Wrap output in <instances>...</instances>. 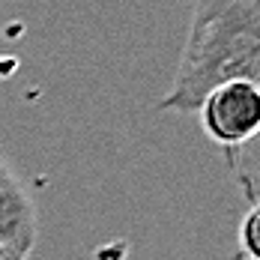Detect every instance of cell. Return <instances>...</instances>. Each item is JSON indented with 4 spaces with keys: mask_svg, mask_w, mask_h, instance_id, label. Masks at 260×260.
<instances>
[{
    "mask_svg": "<svg viewBox=\"0 0 260 260\" xmlns=\"http://www.w3.org/2000/svg\"><path fill=\"white\" fill-rule=\"evenodd\" d=\"M228 81L260 87V6L254 0H194L180 66L158 111L198 114Z\"/></svg>",
    "mask_w": 260,
    "mask_h": 260,
    "instance_id": "6da1fadb",
    "label": "cell"
},
{
    "mask_svg": "<svg viewBox=\"0 0 260 260\" xmlns=\"http://www.w3.org/2000/svg\"><path fill=\"white\" fill-rule=\"evenodd\" d=\"M36 234L39 224L33 198L0 153V248L12 251L21 260H30L36 248Z\"/></svg>",
    "mask_w": 260,
    "mask_h": 260,
    "instance_id": "3957f363",
    "label": "cell"
},
{
    "mask_svg": "<svg viewBox=\"0 0 260 260\" xmlns=\"http://www.w3.org/2000/svg\"><path fill=\"white\" fill-rule=\"evenodd\" d=\"M254 3H257V6H260V0H254Z\"/></svg>",
    "mask_w": 260,
    "mask_h": 260,
    "instance_id": "8992f818",
    "label": "cell"
},
{
    "mask_svg": "<svg viewBox=\"0 0 260 260\" xmlns=\"http://www.w3.org/2000/svg\"><path fill=\"white\" fill-rule=\"evenodd\" d=\"M0 260H21V257H15L12 251H6V248H0Z\"/></svg>",
    "mask_w": 260,
    "mask_h": 260,
    "instance_id": "5b68a950",
    "label": "cell"
},
{
    "mask_svg": "<svg viewBox=\"0 0 260 260\" xmlns=\"http://www.w3.org/2000/svg\"><path fill=\"white\" fill-rule=\"evenodd\" d=\"M239 257L260 260V201L251 204V209L239 221Z\"/></svg>",
    "mask_w": 260,
    "mask_h": 260,
    "instance_id": "277c9868",
    "label": "cell"
},
{
    "mask_svg": "<svg viewBox=\"0 0 260 260\" xmlns=\"http://www.w3.org/2000/svg\"><path fill=\"white\" fill-rule=\"evenodd\" d=\"M198 117L215 147L236 153L260 135V87L251 81H228L201 102Z\"/></svg>",
    "mask_w": 260,
    "mask_h": 260,
    "instance_id": "7a4b0ae2",
    "label": "cell"
}]
</instances>
